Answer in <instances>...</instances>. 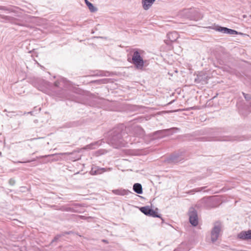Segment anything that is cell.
Masks as SVG:
<instances>
[{
    "label": "cell",
    "instance_id": "6da1fadb",
    "mask_svg": "<svg viewBox=\"0 0 251 251\" xmlns=\"http://www.w3.org/2000/svg\"><path fill=\"white\" fill-rule=\"evenodd\" d=\"M133 62L137 68L141 69L144 65V61L138 51H136L133 57Z\"/></svg>",
    "mask_w": 251,
    "mask_h": 251
},
{
    "label": "cell",
    "instance_id": "7a4b0ae2",
    "mask_svg": "<svg viewBox=\"0 0 251 251\" xmlns=\"http://www.w3.org/2000/svg\"><path fill=\"white\" fill-rule=\"evenodd\" d=\"M211 29H214V30H216V31L221 32V33H224V34H239V33H237V31H235V30H231V29H228V28H224V27H222L214 26L211 27Z\"/></svg>",
    "mask_w": 251,
    "mask_h": 251
},
{
    "label": "cell",
    "instance_id": "3957f363",
    "mask_svg": "<svg viewBox=\"0 0 251 251\" xmlns=\"http://www.w3.org/2000/svg\"><path fill=\"white\" fill-rule=\"evenodd\" d=\"M189 221L192 225L196 226L198 224V217L197 212L194 210H192L189 213Z\"/></svg>",
    "mask_w": 251,
    "mask_h": 251
},
{
    "label": "cell",
    "instance_id": "277c9868",
    "mask_svg": "<svg viewBox=\"0 0 251 251\" xmlns=\"http://www.w3.org/2000/svg\"><path fill=\"white\" fill-rule=\"evenodd\" d=\"M140 210L143 212V214L148 216L158 217V215L157 212H155L153 209L149 207H142L140 208Z\"/></svg>",
    "mask_w": 251,
    "mask_h": 251
},
{
    "label": "cell",
    "instance_id": "5b68a950",
    "mask_svg": "<svg viewBox=\"0 0 251 251\" xmlns=\"http://www.w3.org/2000/svg\"><path fill=\"white\" fill-rule=\"evenodd\" d=\"M220 228H221L220 227V225L217 224L215 225L212 229L211 234V239L212 241L214 242L218 239L220 232Z\"/></svg>",
    "mask_w": 251,
    "mask_h": 251
},
{
    "label": "cell",
    "instance_id": "8992f818",
    "mask_svg": "<svg viewBox=\"0 0 251 251\" xmlns=\"http://www.w3.org/2000/svg\"><path fill=\"white\" fill-rule=\"evenodd\" d=\"M239 238L243 239H251V231L244 232H241L239 235Z\"/></svg>",
    "mask_w": 251,
    "mask_h": 251
},
{
    "label": "cell",
    "instance_id": "52a82bcc",
    "mask_svg": "<svg viewBox=\"0 0 251 251\" xmlns=\"http://www.w3.org/2000/svg\"><path fill=\"white\" fill-rule=\"evenodd\" d=\"M154 2V1H143L142 2V5L145 9L147 10L152 6Z\"/></svg>",
    "mask_w": 251,
    "mask_h": 251
},
{
    "label": "cell",
    "instance_id": "ba28073f",
    "mask_svg": "<svg viewBox=\"0 0 251 251\" xmlns=\"http://www.w3.org/2000/svg\"><path fill=\"white\" fill-rule=\"evenodd\" d=\"M133 190L137 193H142V186H141L140 184V183H136L133 186Z\"/></svg>",
    "mask_w": 251,
    "mask_h": 251
},
{
    "label": "cell",
    "instance_id": "9c48e42d",
    "mask_svg": "<svg viewBox=\"0 0 251 251\" xmlns=\"http://www.w3.org/2000/svg\"><path fill=\"white\" fill-rule=\"evenodd\" d=\"M86 4H87V5L88 8H89V9H90L92 12H94L96 10V8H95L90 3H89V2L86 1Z\"/></svg>",
    "mask_w": 251,
    "mask_h": 251
}]
</instances>
